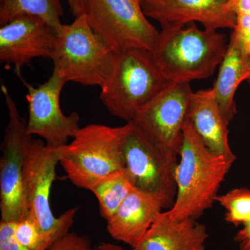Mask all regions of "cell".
Instances as JSON below:
<instances>
[{
	"label": "cell",
	"mask_w": 250,
	"mask_h": 250,
	"mask_svg": "<svg viewBox=\"0 0 250 250\" xmlns=\"http://www.w3.org/2000/svg\"><path fill=\"white\" fill-rule=\"evenodd\" d=\"M22 15L40 18L57 31L62 24L63 9L60 0H1V26Z\"/></svg>",
	"instance_id": "cell-18"
},
{
	"label": "cell",
	"mask_w": 250,
	"mask_h": 250,
	"mask_svg": "<svg viewBox=\"0 0 250 250\" xmlns=\"http://www.w3.org/2000/svg\"><path fill=\"white\" fill-rule=\"evenodd\" d=\"M229 6L236 14H250V0H229Z\"/></svg>",
	"instance_id": "cell-26"
},
{
	"label": "cell",
	"mask_w": 250,
	"mask_h": 250,
	"mask_svg": "<svg viewBox=\"0 0 250 250\" xmlns=\"http://www.w3.org/2000/svg\"><path fill=\"white\" fill-rule=\"evenodd\" d=\"M229 0H141L147 17L162 28L199 22L206 29H234L237 15L229 6Z\"/></svg>",
	"instance_id": "cell-13"
},
{
	"label": "cell",
	"mask_w": 250,
	"mask_h": 250,
	"mask_svg": "<svg viewBox=\"0 0 250 250\" xmlns=\"http://www.w3.org/2000/svg\"><path fill=\"white\" fill-rule=\"evenodd\" d=\"M215 201L227 210L225 220L228 223L238 226L250 220V189H233L223 195H218Z\"/></svg>",
	"instance_id": "cell-20"
},
{
	"label": "cell",
	"mask_w": 250,
	"mask_h": 250,
	"mask_svg": "<svg viewBox=\"0 0 250 250\" xmlns=\"http://www.w3.org/2000/svg\"><path fill=\"white\" fill-rule=\"evenodd\" d=\"M57 31L43 20L22 15L0 28V62L12 64L21 76L24 65L35 58L52 59Z\"/></svg>",
	"instance_id": "cell-12"
},
{
	"label": "cell",
	"mask_w": 250,
	"mask_h": 250,
	"mask_svg": "<svg viewBox=\"0 0 250 250\" xmlns=\"http://www.w3.org/2000/svg\"><path fill=\"white\" fill-rule=\"evenodd\" d=\"M180 161L176 172L177 195L167 210L174 220H197L213 206L234 161L208 150L191 125L183 126Z\"/></svg>",
	"instance_id": "cell-1"
},
{
	"label": "cell",
	"mask_w": 250,
	"mask_h": 250,
	"mask_svg": "<svg viewBox=\"0 0 250 250\" xmlns=\"http://www.w3.org/2000/svg\"><path fill=\"white\" fill-rule=\"evenodd\" d=\"M16 222H0V250H29L23 246L15 233Z\"/></svg>",
	"instance_id": "cell-23"
},
{
	"label": "cell",
	"mask_w": 250,
	"mask_h": 250,
	"mask_svg": "<svg viewBox=\"0 0 250 250\" xmlns=\"http://www.w3.org/2000/svg\"><path fill=\"white\" fill-rule=\"evenodd\" d=\"M233 31L250 54V14L237 16L236 27Z\"/></svg>",
	"instance_id": "cell-24"
},
{
	"label": "cell",
	"mask_w": 250,
	"mask_h": 250,
	"mask_svg": "<svg viewBox=\"0 0 250 250\" xmlns=\"http://www.w3.org/2000/svg\"><path fill=\"white\" fill-rule=\"evenodd\" d=\"M90 27L118 54L129 49L152 52L159 32L148 21L141 0H85Z\"/></svg>",
	"instance_id": "cell-8"
},
{
	"label": "cell",
	"mask_w": 250,
	"mask_h": 250,
	"mask_svg": "<svg viewBox=\"0 0 250 250\" xmlns=\"http://www.w3.org/2000/svg\"><path fill=\"white\" fill-rule=\"evenodd\" d=\"M66 1L74 17H79L84 14L85 0H66Z\"/></svg>",
	"instance_id": "cell-27"
},
{
	"label": "cell",
	"mask_w": 250,
	"mask_h": 250,
	"mask_svg": "<svg viewBox=\"0 0 250 250\" xmlns=\"http://www.w3.org/2000/svg\"><path fill=\"white\" fill-rule=\"evenodd\" d=\"M97 250H125L122 247L116 246V245L112 244L110 243H100L97 248ZM131 250H141L139 248H131Z\"/></svg>",
	"instance_id": "cell-28"
},
{
	"label": "cell",
	"mask_w": 250,
	"mask_h": 250,
	"mask_svg": "<svg viewBox=\"0 0 250 250\" xmlns=\"http://www.w3.org/2000/svg\"><path fill=\"white\" fill-rule=\"evenodd\" d=\"M47 250H97L92 248L87 237L68 233L57 240Z\"/></svg>",
	"instance_id": "cell-22"
},
{
	"label": "cell",
	"mask_w": 250,
	"mask_h": 250,
	"mask_svg": "<svg viewBox=\"0 0 250 250\" xmlns=\"http://www.w3.org/2000/svg\"><path fill=\"white\" fill-rule=\"evenodd\" d=\"M229 42L218 30H200L195 22L162 28L153 61L162 75L172 83L204 80L213 75L223 62Z\"/></svg>",
	"instance_id": "cell-2"
},
{
	"label": "cell",
	"mask_w": 250,
	"mask_h": 250,
	"mask_svg": "<svg viewBox=\"0 0 250 250\" xmlns=\"http://www.w3.org/2000/svg\"><path fill=\"white\" fill-rule=\"evenodd\" d=\"M122 147L124 171L132 187L157 197L170 209L177 195L178 156L161 149L133 122L125 125Z\"/></svg>",
	"instance_id": "cell-6"
},
{
	"label": "cell",
	"mask_w": 250,
	"mask_h": 250,
	"mask_svg": "<svg viewBox=\"0 0 250 250\" xmlns=\"http://www.w3.org/2000/svg\"><path fill=\"white\" fill-rule=\"evenodd\" d=\"M8 111L0 159V210L1 220L17 222L27 212L24 192V167L32 136L20 115L16 103L6 85L1 84Z\"/></svg>",
	"instance_id": "cell-9"
},
{
	"label": "cell",
	"mask_w": 250,
	"mask_h": 250,
	"mask_svg": "<svg viewBox=\"0 0 250 250\" xmlns=\"http://www.w3.org/2000/svg\"><path fill=\"white\" fill-rule=\"evenodd\" d=\"M220 65L213 89L223 118L229 124L236 114L234 95L237 88L243 81L250 78V54L233 31Z\"/></svg>",
	"instance_id": "cell-17"
},
{
	"label": "cell",
	"mask_w": 250,
	"mask_h": 250,
	"mask_svg": "<svg viewBox=\"0 0 250 250\" xmlns=\"http://www.w3.org/2000/svg\"><path fill=\"white\" fill-rule=\"evenodd\" d=\"M192 93L188 82L171 83L140 109L131 122L165 152L179 156Z\"/></svg>",
	"instance_id": "cell-11"
},
{
	"label": "cell",
	"mask_w": 250,
	"mask_h": 250,
	"mask_svg": "<svg viewBox=\"0 0 250 250\" xmlns=\"http://www.w3.org/2000/svg\"><path fill=\"white\" fill-rule=\"evenodd\" d=\"M164 208L157 197L133 188L108 220V232L116 241L136 248Z\"/></svg>",
	"instance_id": "cell-14"
},
{
	"label": "cell",
	"mask_w": 250,
	"mask_h": 250,
	"mask_svg": "<svg viewBox=\"0 0 250 250\" xmlns=\"http://www.w3.org/2000/svg\"><path fill=\"white\" fill-rule=\"evenodd\" d=\"M116 54L90 27L85 14L57 31L53 72L65 82L103 88L111 78Z\"/></svg>",
	"instance_id": "cell-3"
},
{
	"label": "cell",
	"mask_w": 250,
	"mask_h": 250,
	"mask_svg": "<svg viewBox=\"0 0 250 250\" xmlns=\"http://www.w3.org/2000/svg\"><path fill=\"white\" fill-rule=\"evenodd\" d=\"M248 82H249V83L250 84V78L249 79V80H248Z\"/></svg>",
	"instance_id": "cell-29"
},
{
	"label": "cell",
	"mask_w": 250,
	"mask_h": 250,
	"mask_svg": "<svg viewBox=\"0 0 250 250\" xmlns=\"http://www.w3.org/2000/svg\"><path fill=\"white\" fill-rule=\"evenodd\" d=\"M187 120L208 150L236 160V156L229 145V123L220 111L213 88L192 94Z\"/></svg>",
	"instance_id": "cell-15"
},
{
	"label": "cell",
	"mask_w": 250,
	"mask_h": 250,
	"mask_svg": "<svg viewBox=\"0 0 250 250\" xmlns=\"http://www.w3.org/2000/svg\"><path fill=\"white\" fill-rule=\"evenodd\" d=\"M15 233L18 241L29 250H47L49 248L30 212H26L24 216L16 222Z\"/></svg>",
	"instance_id": "cell-21"
},
{
	"label": "cell",
	"mask_w": 250,
	"mask_h": 250,
	"mask_svg": "<svg viewBox=\"0 0 250 250\" xmlns=\"http://www.w3.org/2000/svg\"><path fill=\"white\" fill-rule=\"evenodd\" d=\"M171 83L156 67L151 52L126 49L116 54L113 73L101 88L100 99L111 115L129 123Z\"/></svg>",
	"instance_id": "cell-5"
},
{
	"label": "cell",
	"mask_w": 250,
	"mask_h": 250,
	"mask_svg": "<svg viewBox=\"0 0 250 250\" xmlns=\"http://www.w3.org/2000/svg\"><path fill=\"white\" fill-rule=\"evenodd\" d=\"M125 125L90 124L80 128L71 142L57 147L59 164L72 184L89 190L103 177L124 170Z\"/></svg>",
	"instance_id": "cell-4"
},
{
	"label": "cell",
	"mask_w": 250,
	"mask_h": 250,
	"mask_svg": "<svg viewBox=\"0 0 250 250\" xmlns=\"http://www.w3.org/2000/svg\"><path fill=\"white\" fill-rule=\"evenodd\" d=\"M243 225V228L236 233L234 241L239 244L240 250H250V220Z\"/></svg>",
	"instance_id": "cell-25"
},
{
	"label": "cell",
	"mask_w": 250,
	"mask_h": 250,
	"mask_svg": "<svg viewBox=\"0 0 250 250\" xmlns=\"http://www.w3.org/2000/svg\"><path fill=\"white\" fill-rule=\"evenodd\" d=\"M133 188L123 170L100 179L90 191L98 200L102 217L108 221L116 213Z\"/></svg>",
	"instance_id": "cell-19"
},
{
	"label": "cell",
	"mask_w": 250,
	"mask_h": 250,
	"mask_svg": "<svg viewBox=\"0 0 250 250\" xmlns=\"http://www.w3.org/2000/svg\"><path fill=\"white\" fill-rule=\"evenodd\" d=\"M58 164L57 147L41 140H31L24 167V200L27 211L34 216L49 248L70 233L79 210L75 207L56 217L51 208V189Z\"/></svg>",
	"instance_id": "cell-7"
},
{
	"label": "cell",
	"mask_w": 250,
	"mask_h": 250,
	"mask_svg": "<svg viewBox=\"0 0 250 250\" xmlns=\"http://www.w3.org/2000/svg\"><path fill=\"white\" fill-rule=\"evenodd\" d=\"M19 78L27 89L28 134L39 136L52 147L67 144L81 127L77 112L66 116L61 108V93L67 82L54 72L47 82L37 87L28 83L22 75Z\"/></svg>",
	"instance_id": "cell-10"
},
{
	"label": "cell",
	"mask_w": 250,
	"mask_h": 250,
	"mask_svg": "<svg viewBox=\"0 0 250 250\" xmlns=\"http://www.w3.org/2000/svg\"><path fill=\"white\" fill-rule=\"evenodd\" d=\"M205 225L195 219L172 220L163 211L136 248L141 250H205L208 238Z\"/></svg>",
	"instance_id": "cell-16"
}]
</instances>
